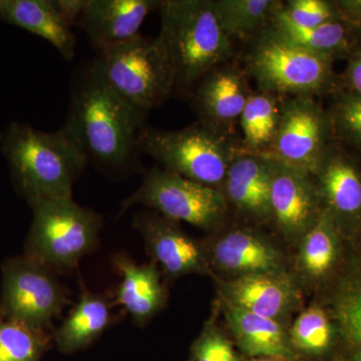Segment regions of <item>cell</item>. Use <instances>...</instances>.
I'll use <instances>...</instances> for the list:
<instances>
[{
	"instance_id": "obj_18",
	"label": "cell",
	"mask_w": 361,
	"mask_h": 361,
	"mask_svg": "<svg viewBox=\"0 0 361 361\" xmlns=\"http://www.w3.org/2000/svg\"><path fill=\"white\" fill-rule=\"evenodd\" d=\"M208 259L209 263L211 261L233 278L283 272L281 253L265 237L250 229L226 233L213 244Z\"/></svg>"
},
{
	"instance_id": "obj_3",
	"label": "cell",
	"mask_w": 361,
	"mask_h": 361,
	"mask_svg": "<svg viewBox=\"0 0 361 361\" xmlns=\"http://www.w3.org/2000/svg\"><path fill=\"white\" fill-rule=\"evenodd\" d=\"M158 11L175 92L191 94L214 68L235 59V42L221 28L214 0H161Z\"/></svg>"
},
{
	"instance_id": "obj_30",
	"label": "cell",
	"mask_w": 361,
	"mask_h": 361,
	"mask_svg": "<svg viewBox=\"0 0 361 361\" xmlns=\"http://www.w3.org/2000/svg\"><path fill=\"white\" fill-rule=\"evenodd\" d=\"M279 9L287 20L300 27H316L341 20L336 4L325 0H288L280 2Z\"/></svg>"
},
{
	"instance_id": "obj_32",
	"label": "cell",
	"mask_w": 361,
	"mask_h": 361,
	"mask_svg": "<svg viewBox=\"0 0 361 361\" xmlns=\"http://www.w3.org/2000/svg\"><path fill=\"white\" fill-rule=\"evenodd\" d=\"M194 361H239L231 342L212 325H208L195 342Z\"/></svg>"
},
{
	"instance_id": "obj_35",
	"label": "cell",
	"mask_w": 361,
	"mask_h": 361,
	"mask_svg": "<svg viewBox=\"0 0 361 361\" xmlns=\"http://www.w3.org/2000/svg\"><path fill=\"white\" fill-rule=\"evenodd\" d=\"M279 361H291L290 360H279Z\"/></svg>"
},
{
	"instance_id": "obj_26",
	"label": "cell",
	"mask_w": 361,
	"mask_h": 361,
	"mask_svg": "<svg viewBox=\"0 0 361 361\" xmlns=\"http://www.w3.org/2000/svg\"><path fill=\"white\" fill-rule=\"evenodd\" d=\"M299 242V270L310 279L324 276L336 262L337 254L334 219L326 211L323 210L317 222Z\"/></svg>"
},
{
	"instance_id": "obj_12",
	"label": "cell",
	"mask_w": 361,
	"mask_h": 361,
	"mask_svg": "<svg viewBox=\"0 0 361 361\" xmlns=\"http://www.w3.org/2000/svg\"><path fill=\"white\" fill-rule=\"evenodd\" d=\"M154 262L172 277L209 271L207 250L176 222L157 212L142 211L133 219Z\"/></svg>"
},
{
	"instance_id": "obj_25",
	"label": "cell",
	"mask_w": 361,
	"mask_h": 361,
	"mask_svg": "<svg viewBox=\"0 0 361 361\" xmlns=\"http://www.w3.org/2000/svg\"><path fill=\"white\" fill-rule=\"evenodd\" d=\"M277 0H214L221 28L232 42H250L269 25Z\"/></svg>"
},
{
	"instance_id": "obj_20",
	"label": "cell",
	"mask_w": 361,
	"mask_h": 361,
	"mask_svg": "<svg viewBox=\"0 0 361 361\" xmlns=\"http://www.w3.org/2000/svg\"><path fill=\"white\" fill-rule=\"evenodd\" d=\"M323 210L334 216L355 218L361 213V174L341 153L327 152L314 175Z\"/></svg>"
},
{
	"instance_id": "obj_15",
	"label": "cell",
	"mask_w": 361,
	"mask_h": 361,
	"mask_svg": "<svg viewBox=\"0 0 361 361\" xmlns=\"http://www.w3.org/2000/svg\"><path fill=\"white\" fill-rule=\"evenodd\" d=\"M157 0H87L80 18L87 39L99 51L133 39L147 16L159 8Z\"/></svg>"
},
{
	"instance_id": "obj_24",
	"label": "cell",
	"mask_w": 361,
	"mask_h": 361,
	"mask_svg": "<svg viewBox=\"0 0 361 361\" xmlns=\"http://www.w3.org/2000/svg\"><path fill=\"white\" fill-rule=\"evenodd\" d=\"M282 99L253 90L239 120L243 151L256 155H265L269 151L279 127Z\"/></svg>"
},
{
	"instance_id": "obj_33",
	"label": "cell",
	"mask_w": 361,
	"mask_h": 361,
	"mask_svg": "<svg viewBox=\"0 0 361 361\" xmlns=\"http://www.w3.org/2000/svg\"><path fill=\"white\" fill-rule=\"evenodd\" d=\"M346 78L353 94L361 96V45L351 54Z\"/></svg>"
},
{
	"instance_id": "obj_34",
	"label": "cell",
	"mask_w": 361,
	"mask_h": 361,
	"mask_svg": "<svg viewBox=\"0 0 361 361\" xmlns=\"http://www.w3.org/2000/svg\"><path fill=\"white\" fill-rule=\"evenodd\" d=\"M250 361H279V360H275V358H268V357H257L253 358Z\"/></svg>"
},
{
	"instance_id": "obj_14",
	"label": "cell",
	"mask_w": 361,
	"mask_h": 361,
	"mask_svg": "<svg viewBox=\"0 0 361 361\" xmlns=\"http://www.w3.org/2000/svg\"><path fill=\"white\" fill-rule=\"evenodd\" d=\"M223 302L281 322L300 303V293L284 272L233 278L220 284Z\"/></svg>"
},
{
	"instance_id": "obj_10",
	"label": "cell",
	"mask_w": 361,
	"mask_h": 361,
	"mask_svg": "<svg viewBox=\"0 0 361 361\" xmlns=\"http://www.w3.org/2000/svg\"><path fill=\"white\" fill-rule=\"evenodd\" d=\"M330 125V118L316 97H283L276 137L269 151L262 156L314 176L329 152L326 141Z\"/></svg>"
},
{
	"instance_id": "obj_13",
	"label": "cell",
	"mask_w": 361,
	"mask_h": 361,
	"mask_svg": "<svg viewBox=\"0 0 361 361\" xmlns=\"http://www.w3.org/2000/svg\"><path fill=\"white\" fill-rule=\"evenodd\" d=\"M252 92L248 73L235 59L210 71L190 96L198 120L234 132Z\"/></svg>"
},
{
	"instance_id": "obj_31",
	"label": "cell",
	"mask_w": 361,
	"mask_h": 361,
	"mask_svg": "<svg viewBox=\"0 0 361 361\" xmlns=\"http://www.w3.org/2000/svg\"><path fill=\"white\" fill-rule=\"evenodd\" d=\"M334 123L346 139L361 145V96L345 94L337 99Z\"/></svg>"
},
{
	"instance_id": "obj_11",
	"label": "cell",
	"mask_w": 361,
	"mask_h": 361,
	"mask_svg": "<svg viewBox=\"0 0 361 361\" xmlns=\"http://www.w3.org/2000/svg\"><path fill=\"white\" fill-rule=\"evenodd\" d=\"M271 221L288 240H300L323 212L314 176L273 161Z\"/></svg>"
},
{
	"instance_id": "obj_1",
	"label": "cell",
	"mask_w": 361,
	"mask_h": 361,
	"mask_svg": "<svg viewBox=\"0 0 361 361\" xmlns=\"http://www.w3.org/2000/svg\"><path fill=\"white\" fill-rule=\"evenodd\" d=\"M146 116L111 87L94 61L73 87L63 127L89 160L103 168L121 169L139 152Z\"/></svg>"
},
{
	"instance_id": "obj_19",
	"label": "cell",
	"mask_w": 361,
	"mask_h": 361,
	"mask_svg": "<svg viewBox=\"0 0 361 361\" xmlns=\"http://www.w3.org/2000/svg\"><path fill=\"white\" fill-rule=\"evenodd\" d=\"M224 304L228 326L247 355L275 360L293 357L288 332L281 322Z\"/></svg>"
},
{
	"instance_id": "obj_7",
	"label": "cell",
	"mask_w": 361,
	"mask_h": 361,
	"mask_svg": "<svg viewBox=\"0 0 361 361\" xmlns=\"http://www.w3.org/2000/svg\"><path fill=\"white\" fill-rule=\"evenodd\" d=\"M28 204L32 222L26 255L49 268L71 269L96 245L103 218L78 205L73 197L35 199Z\"/></svg>"
},
{
	"instance_id": "obj_2",
	"label": "cell",
	"mask_w": 361,
	"mask_h": 361,
	"mask_svg": "<svg viewBox=\"0 0 361 361\" xmlns=\"http://www.w3.org/2000/svg\"><path fill=\"white\" fill-rule=\"evenodd\" d=\"M0 149L20 194L35 199L71 198L89 158L66 128L54 132L13 122L0 132Z\"/></svg>"
},
{
	"instance_id": "obj_17",
	"label": "cell",
	"mask_w": 361,
	"mask_h": 361,
	"mask_svg": "<svg viewBox=\"0 0 361 361\" xmlns=\"http://www.w3.org/2000/svg\"><path fill=\"white\" fill-rule=\"evenodd\" d=\"M0 21L47 40L66 61L75 59V23L61 0H0Z\"/></svg>"
},
{
	"instance_id": "obj_27",
	"label": "cell",
	"mask_w": 361,
	"mask_h": 361,
	"mask_svg": "<svg viewBox=\"0 0 361 361\" xmlns=\"http://www.w3.org/2000/svg\"><path fill=\"white\" fill-rule=\"evenodd\" d=\"M49 343L47 332L30 329L0 312V361H40Z\"/></svg>"
},
{
	"instance_id": "obj_5",
	"label": "cell",
	"mask_w": 361,
	"mask_h": 361,
	"mask_svg": "<svg viewBox=\"0 0 361 361\" xmlns=\"http://www.w3.org/2000/svg\"><path fill=\"white\" fill-rule=\"evenodd\" d=\"M247 44L243 66L261 92L316 97L334 84L331 59L282 39L268 26Z\"/></svg>"
},
{
	"instance_id": "obj_21",
	"label": "cell",
	"mask_w": 361,
	"mask_h": 361,
	"mask_svg": "<svg viewBox=\"0 0 361 361\" xmlns=\"http://www.w3.org/2000/svg\"><path fill=\"white\" fill-rule=\"evenodd\" d=\"M115 263L122 274L118 302L132 315L135 323L144 324L165 303L166 293L156 263L137 265L123 256H118Z\"/></svg>"
},
{
	"instance_id": "obj_6",
	"label": "cell",
	"mask_w": 361,
	"mask_h": 361,
	"mask_svg": "<svg viewBox=\"0 0 361 361\" xmlns=\"http://www.w3.org/2000/svg\"><path fill=\"white\" fill-rule=\"evenodd\" d=\"M97 66L106 82L142 113L175 92V75L161 37L137 35L99 51Z\"/></svg>"
},
{
	"instance_id": "obj_23",
	"label": "cell",
	"mask_w": 361,
	"mask_h": 361,
	"mask_svg": "<svg viewBox=\"0 0 361 361\" xmlns=\"http://www.w3.org/2000/svg\"><path fill=\"white\" fill-rule=\"evenodd\" d=\"M110 322L108 301L103 296L85 290L70 315L56 329L54 339L59 350L75 353L92 343Z\"/></svg>"
},
{
	"instance_id": "obj_22",
	"label": "cell",
	"mask_w": 361,
	"mask_h": 361,
	"mask_svg": "<svg viewBox=\"0 0 361 361\" xmlns=\"http://www.w3.org/2000/svg\"><path fill=\"white\" fill-rule=\"evenodd\" d=\"M280 2L273 11L268 27L282 39L331 61L350 47V26L343 20L329 21L316 27H300L285 18L279 9Z\"/></svg>"
},
{
	"instance_id": "obj_16",
	"label": "cell",
	"mask_w": 361,
	"mask_h": 361,
	"mask_svg": "<svg viewBox=\"0 0 361 361\" xmlns=\"http://www.w3.org/2000/svg\"><path fill=\"white\" fill-rule=\"evenodd\" d=\"M273 161L242 151L228 169L222 192L229 206L257 222L271 221Z\"/></svg>"
},
{
	"instance_id": "obj_9",
	"label": "cell",
	"mask_w": 361,
	"mask_h": 361,
	"mask_svg": "<svg viewBox=\"0 0 361 361\" xmlns=\"http://www.w3.org/2000/svg\"><path fill=\"white\" fill-rule=\"evenodd\" d=\"M68 303L63 285L49 266L25 255L2 266L0 312L30 329L47 332Z\"/></svg>"
},
{
	"instance_id": "obj_28",
	"label": "cell",
	"mask_w": 361,
	"mask_h": 361,
	"mask_svg": "<svg viewBox=\"0 0 361 361\" xmlns=\"http://www.w3.org/2000/svg\"><path fill=\"white\" fill-rule=\"evenodd\" d=\"M288 334L293 348L311 355H319L331 343L332 325L324 310L311 306L298 315Z\"/></svg>"
},
{
	"instance_id": "obj_29",
	"label": "cell",
	"mask_w": 361,
	"mask_h": 361,
	"mask_svg": "<svg viewBox=\"0 0 361 361\" xmlns=\"http://www.w3.org/2000/svg\"><path fill=\"white\" fill-rule=\"evenodd\" d=\"M334 314L342 334L361 351V267L339 287Z\"/></svg>"
},
{
	"instance_id": "obj_8",
	"label": "cell",
	"mask_w": 361,
	"mask_h": 361,
	"mask_svg": "<svg viewBox=\"0 0 361 361\" xmlns=\"http://www.w3.org/2000/svg\"><path fill=\"white\" fill-rule=\"evenodd\" d=\"M142 205L176 222H186L205 231L224 224L229 204L215 188L194 182L160 167L147 171L141 186L122 204L121 214Z\"/></svg>"
},
{
	"instance_id": "obj_4",
	"label": "cell",
	"mask_w": 361,
	"mask_h": 361,
	"mask_svg": "<svg viewBox=\"0 0 361 361\" xmlns=\"http://www.w3.org/2000/svg\"><path fill=\"white\" fill-rule=\"evenodd\" d=\"M137 149L155 159L164 170L220 191L228 169L243 151L235 132L202 120L179 130L146 126Z\"/></svg>"
}]
</instances>
